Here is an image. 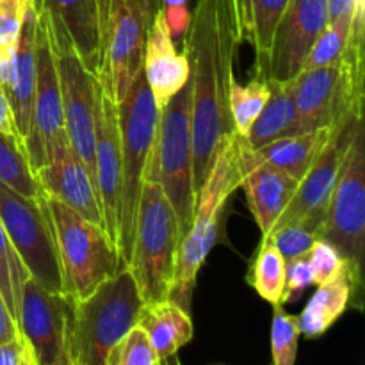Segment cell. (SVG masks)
I'll return each instance as SVG.
<instances>
[{"label": "cell", "instance_id": "cell-1", "mask_svg": "<svg viewBox=\"0 0 365 365\" xmlns=\"http://www.w3.org/2000/svg\"><path fill=\"white\" fill-rule=\"evenodd\" d=\"M242 41L237 0H196L185 31L192 86V177L198 195L217 152L234 134L230 89L235 84L234 64Z\"/></svg>", "mask_w": 365, "mask_h": 365}, {"label": "cell", "instance_id": "cell-2", "mask_svg": "<svg viewBox=\"0 0 365 365\" xmlns=\"http://www.w3.org/2000/svg\"><path fill=\"white\" fill-rule=\"evenodd\" d=\"M255 164V155L246 138L232 134L217 152L209 177L196 196V209L187 235L182 239L175 267L173 285L168 302L191 314L192 292L196 278L205 264L207 255L214 248L220 232V220L228 198L245 182L246 175Z\"/></svg>", "mask_w": 365, "mask_h": 365}, {"label": "cell", "instance_id": "cell-3", "mask_svg": "<svg viewBox=\"0 0 365 365\" xmlns=\"http://www.w3.org/2000/svg\"><path fill=\"white\" fill-rule=\"evenodd\" d=\"M159 113L143 70L132 82L125 98L118 103V125L121 143V191L120 227L116 252L120 264L127 269L134 246L135 217L145 184L146 168L157 138Z\"/></svg>", "mask_w": 365, "mask_h": 365}, {"label": "cell", "instance_id": "cell-4", "mask_svg": "<svg viewBox=\"0 0 365 365\" xmlns=\"http://www.w3.org/2000/svg\"><path fill=\"white\" fill-rule=\"evenodd\" d=\"M180 242L177 216L163 187L157 182L145 180L135 217L134 246L127 267L134 277L143 303L168 299Z\"/></svg>", "mask_w": 365, "mask_h": 365}, {"label": "cell", "instance_id": "cell-5", "mask_svg": "<svg viewBox=\"0 0 365 365\" xmlns=\"http://www.w3.org/2000/svg\"><path fill=\"white\" fill-rule=\"evenodd\" d=\"M192 86L191 81L159 113L157 138L145 180L157 182L177 216L180 237L187 235L196 209L192 177Z\"/></svg>", "mask_w": 365, "mask_h": 365}, {"label": "cell", "instance_id": "cell-6", "mask_svg": "<svg viewBox=\"0 0 365 365\" xmlns=\"http://www.w3.org/2000/svg\"><path fill=\"white\" fill-rule=\"evenodd\" d=\"M46 205L52 217L64 294L73 303L82 302L123 269L116 246L103 227L84 220L64 203L46 196Z\"/></svg>", "mask_w": 365, "mask_h": 365}, {"label": "cell", "instance_id": "cell-7", "mask_svg": "<svg viewBox=\"0 0 365 365\" xmlns=\"http://www.w3.org/2000/svg\"><path fill=\"white\" fill-rule=\"evenodd\" d=\"M145 305L128 269L100 285L89 298L73 303L71 355L78 365H106L107 353L138 324Z\"/></svg>", "mask_w": 365, "mask_h": 365}, {"label": "cell", "instance_id": "cell-8", "mask_svg": "<svg viewBox=\"0 0 365 365\" xmlns=\"http://www.w3.org/2000/svg\"><path fill=\"white\" fill-rule=\"evenodd\" d=\"M0 221L11 246L31 278H34L46 291L64 294L46 196L29 200L0 184Z\"/></svg>", "mask_w": 365, "mask_h": 365}, {"label": "cell", "instance_id": "cell-9", "mask_svg": "<svg viewBox=\"0 0 365 365\" xmlns=\"http://www.w3.org/2000/svg\"><path fill=\"white\" fill-rule=\"evenodd\" d=\"M48 34L56 57L57 77H59L64 130L73 153L84 163L95 180L96 113H98V96L102 88L95 71L82 63L71 39L64 32L53 31L50 24Z\"/></svg>", "mask_w": 365, "mask_h": 365}, {"label": "cell", "instance_id": "cell-10", "mask_svg": "<svg viewBox=\"0 0 365 365\" xmlns=\"http://www.w3.org/2000/svg\"><path fill=\"white\" fill-rule=\"evenodd\" d=\"M159 6V0H113L110 4L96 77L102 91L116 106L143 70L146 32Z\"/></svg>", "mask_w": 365, "mask_h": 365}, {"label": "cell", "instance_id": "cell-11", "mask_svg": "<svg viewBox=\"0 0 365 365\" xmlns=\"http://www.w3.org/2000/svg\"><path fill=\"white\" fill-rule=\"evenodd\" d=\"M364 120L356 121L331 198L321 241L330 242L348 264L362 271L365 252V148Z\"/></svg>", "mask_w": 365, "mask_h": 365}, {"label": "cell", "instance_id": "cell-12", "mask_svg": "<svg viewBox=\"0 0 365 365\" xmlns=\"http://www.w3.org/2000/svg\"><path fill=\"white\" fill-rule=\"evenodd\" d=\"M73 302L43 289L29 277L16 298V324L39 365H73Z\"/></svg>", "mask_w": 365, "mask_h": 365}, {"label": "cell", "instance_id": "cell-13", "mask_svg": "<svg viewBox=\"0 0 365 365\" xmlns=\"http://www.w3.org/2000/svg\"><path fill=\"white\" fill-rule=\"evenodd\" d=\"M68 141L64 130L63 102H61L59 77L56 57L50 45L48 24L45 14L38 11L36 21V89L32 102L31 130L25 139L29 163L32 171L45 166L59 145Z\"/></svg>", "mask_w": 365, "mask_h": 365}, {"label": "cell", "instance_id": "cell-14", "mask_svg": "<svg viewBox=\"0 0 365 365\" xmlns=\"http://www.w3.org/2000/svg\"><path fill=\"white\" fill-rule=\"evenodd\" d=\"M327 25V0H291L274 32L269 81H294Z\"/></svg>", "mask_w": 365, "mask_h": 365}, {"label": "cell", "instance_id": "cell-15", "mask_svg": "<svg viewBox=\"0 0 365 365\" xmlns=\"http://www.w3.org/2000/svg\"><path fill=\"white\" fill-rule=\"evenodd\" d=\"M360 120H364V118L348 121V123L335 128L331 139L324 146V150L317 157L309 173L298 184V189H296L294 196L289 202L287 209L278 217L271 232L296 220H303V217H317V220L324 221L328 202H330L331 192H334L335 184H337L339 173H341L342 163H344L346 150H348L349 141H351L353 128H355L356 121Z\"/></svg>", "mask_w": 365, "mask_h": 365}, {"label": "cell", "instance_id": "cell-16", "mask_svg": "<svg viewBox=\"0 0 365 365\" xmlns=\"http://www.w3.org/2000/svg\"><path fill=\"white\" fill-rule=\"evenodd\" d=\"M102 88V86H100ZM95 185L98 192L103 228L110 242L118 245L121 191V143L118 125V106L100 89L96 113Z\"/></svg>", "mask_w": 365, "mask_h": 365}, {"label": "cell", "instance_id": "cell-17", "mask_svg": "<svg viewBox=\"0 0 365 365\" xmlns=\"http://www.w3.org/2000/svg\"><path fill=\"white\" fill-rule=\"evenodd\" d=\"M34 177L45 196L64 203L84 220L103 227L95 180L84 163L73 153L70 141L57 146L48 163L34 171Z\"/></svg>", "mask_w": 365, "mask_h": 365}, {"label": "cell", "instance_id": "cell-18", "mask_svg": "<svg viewBox=\"0 0 365 365\" xmlns=\"http://www.w3.org/2000/svg\"><path fill=\"white\" fill-rule=\"evenodd\" d=\"M143 73L159 110L187 84L191 75L187 57L175 48L163 6L155 9L146 32Z\"/></svg>", "mask_w": 365, "mask_h": 365}, {"label": "cell", "instance_id": "cell-19", "mask_svg": "<svg viewBox=\"0 0 365 365\" xmlns=\"http://www.w3.org/2000/svg\"><path fill=\"white\" fill-rule=\"evenodd\" d=\"M362 271L346 262L334 278L317 285V291L314 292L303 312L296 316L299 335L317 339L327 334L346 312L349 303H353V298H359Z\"/></svg>", "mask_w": 365, "mask_h": 365}, {"label": "cell", "instance_id": "cell-20", "mask_svg": "<svg viewBox=\"0 0 365 365\" xmlns=\"http://www.w3.org/2000/svg\"><path fill=\"white\" fill-rule=\"evenodd\" d=\"M36 11L45 13L53 31L64 32L73 43L82 63L91 71L100 64L98 13L93 0H32Z\"/></svg>", "mask_w": 365, "mask_h": 365}, {"label": "cell", "instance_id": "cell-21", "mask_svg": "<svg viewBox=\"0 0 365 365\" xmlns=\"http://www.w3.org/2000/svg\"><path fill=\"white\" fill-rule=\"evenodd\" d=\"M36 21H38V11L31 0L24 25H21L20 38H18L9 84L4 88L11 110H13L16 130L24 143L31 130L32 102H34L36 89Z\"/></svg>", "mask_w": 365, "mask_h": 365}, {"label": "cell", "instance_id": "cell-22", "mask_svg": "<svg viewBox=\"0 0 365 365\" xmlns=\"http://www.w3.org/2000/svg\"><path fill=\"white\" fill-rule=\"evenodd\" d=\"M298 180L289 177L284 171L255 159V164L246 175L241 187L245 189L248 207L255 217L257 227L260 228L262 237L269 234L278 217L287 209L289 202L298 189Z\"/></svg>", "mask_w": 365, "mask_h": 365}, {"label": "cell", "instance_id": "cell-23", "mask_svg": "<svg viewBox=\"0 0 365 365\" xmlns=\"http://www.w3.org/2000/svg\"><path fill=\"white\" fill-rule=\"evenodd\" d=\"M138 327L145 331L160 360L177 355L195 335L191 314L168 299L145 303L139 310Z\"/></svg>", "mask_w": 365, "mask_h": 365}, {"label": "cell", "instance_id": "cell-24", "mask_svg": "<svg viewBox=\"0 0 365 365\" xmlns=\"http://www.w3.org/2000/svg\"><path fill=\"white\" fill-rule=\"evenodd\" d=\"M291 0H237L242 39L255 50V77L269 81L274 32Z\"/></svg>", "mask_w": 365, "mask_h": 365}, {"label": "cell", "instance_id": "cell-25", "mask_svg": "<svg viewBox=\"0 0 365 365\" xmlns=\"http://www.w3.org/2000/svg\"><path fill=\"white\" fill-rule=\"evenodd\" d=\"M334 127L316 128V130L303 132V134L291 135V138L278 139L259 150H253L255 159L266 163L277 170L284 171L294 180L302 182L309 173L310 168L321 155L324 146L334 135Z\"/></svg>", "mask_w": 365, "mask_h": 365}, {"label": "cell", "instance_id": "cell-26", "mask_svg": "<svg viewBox=\"0 0 365 365\" xmlns=\"http://www.w3.org/2000/svg\"><path fill=\"white\" fill-rule=\"evenodd\" d=\"M267 82H269L271 89L269 100L266 102L262 113L257 118L248 138H246V141H248L252 150L262 148V146L278 141V139L303 134L302 128H299V118L294 102L292 81Z\"/></svg>", "mask_w": 365, "mask_h": 365}, {"label": "cell", "instance_id": "cell-27", "mask_svg": "<svg viewBox=\"0 0 365 365\" xmlns=\"http://www.w3.org/2000/svg\"><path fill=\"white\" fill-rule=\"evenodd\" d=\"M0 184L29 200L45 195L36 180L24 141L4 132H0Z\"/></svg>", "mask_w": 365, "mask_h": 365}, {"label": "cell", "instance_id": "cell-28", "mask_svg": "<svg viewBox=\"0 0 365 365\" xmlns=\"http://www.w3.org/2000/svg\"><path fill=\"white\" fill-rule=\"evenodd\" d=\"M285 259L269 242H260L253 264L250 266L248 284L271 305H282L285 291Z\"/></svg>", "mask_w": 365, "mask_h": 365}, {"label": "cell", "instance_id": "cell-29", "mask_svg": "<svg viewBox=\"0 0 365 365\" xmlns=\"http://www.w3.org/2000/svg\"><path fill=\"white\" fill-rule=\"evenodd\" d=\"M269 82L264 78L253 77L246 86L237 84V82L232 86L228 107H230V118L235 134L248 138L253 123L269 100Z\"/></svg>", "mask_w": 365, "mask_h": 365}, {"label": "cell", "instance_id": "cell-30", "mask_svg": "<svg viewBox=\"0 0 365 365\" xmlns=\"http://www.w3.org/2000/svg\"><path fill=\"white\" fill-rule=\"evenodd\" d=\"M323 223L324 221L317 220V217L296 220L292 223H287L284 227L277 228V230L269 232L266 237H262V242L273 245L282 253L285 262L303 259V257H309L314 242L319 241Z\"/></svg>", "mask_w": 365, "mask_h": 365}, {"label": "cell", "instance_id": "cell-31", "mask_svg": "<svg viewBox=\"0 0 365 365\" xmlns=\"http://www.w3.org/2000/svg\"><path fill=\"white\" fill-rule=\"evenodd\" d=\"M29 277L31 274L25 269L20 257L16 255V252L11 246L2 221H0V292H2L7 309L13 314L14 321H16L18 292H20L21 285Z\"/></svg>", "mask_w": 365, "mask_h": 365}, {"label": "cell", "instance_id": "cell-32", "mask_svg": "<svg viewBox=\"0 0 365 365\" xmlns=\"http://www.w3.org/2000/svg\"><path fill=\"white\" fill-rule=\"evenodd\" d=\"M299 330L296 317L284 310V305H274L271 324V365H296Z\"/></svg>", "mask_w": 365, "mask_h": 365}, {"label": "cell", "instance_id": "cell-33", "mask_svg": "<svg viewBox=\"0 0 365 365\" xmlns=\"http://www.w3.org/2000/svg\"><path fill=\"white\" fill-rule=\"evenodd\" d=\"M106 365H163L145 331L135 324L107 353Z\"/></svg>", "mask_w": 365, "mask_h": 365}, {"label": "cell", "instance_id": "cell-34", "mask_svg": "<svg viewBox=\"0 0 365 365\" xmlns=\"http://www.w3.org/2000/svg\"><path fill=\"white\" fill-rule=\"evenodd\" d=\"M346 41H348V36L342 34L339 29L327 25L310 48L303 70H314V68H323L337 63L344 52Z\"/></svg>", "mask_w": 365, "mask_h": 365}, {"label": "cell", "instance_id": "cell-35", "mask_svg": "<svg viewBox=\"0 0 365 365\" xmlns=\"http://www.w3.org/2000/svg\"><path fill=\"white\" fill-rule=\"evenodd\" d=\"M307 260H309L310 271H312V284L316 285L334 278L346 264L344 257L337 252V248L321 239L314 242Z\"/></svg>", "mask_w": 365, "mask_h": 365}, {"label": "cell", "instance_id": "cell-36", "mask_svg": "<svg viewBox=\"0 0 365 365\" xmlns=\"http://www.w3.org/2000/svg\"><path fill=\"white\" fill-rule=\"evenodd\" d=\"M31 0H0V46L14 52Z\"/></svg>", "mask_w": 365, "mask_h": 365}, {"label": "cell", "instance_id": "cell-37", "mask_svg": "<svg viewBox=\"0 0 365 365\" xmlns=\"http://www.w3.org/2000/svg\"><path fill=\"white\" fill-rule=\"evenodd\" d=\"M310 285H314L312 271H310L307 257L285 264V291L284 298H282V305L298 302Z\"/></svg>", "mask_w": 365, "mask_h": 365}, {"label": "cell", "instance_id": "cell-38", "mask_svg": "<svg viewBox=\"0 0 365 365\" xmlns=\"http://www.w3.org/2000/svg\"><path fill=\"white\" fill-rule=\"evenodd\" d=\"M328 2V25L339 29L342 34H349L355 11L365 0H327Z\"/></svg>", "mask_w": 365, "mask_h": 365}, {"label": "cell", "instance_id": "cell-39", "mask_svg": "<svg viewBox=\"0 0 365 365\" xmlns=\"http://www.w3.org/2000/svg\"><path fill=\"white\" fill-rule=\"evenodd\" d=\"M164 18H166L168 29H170L171 38L175 36L185 34L191 21V13L187 11L185 6H163Z\"/></svg>", "mask_w": 365, "mask_h": 365}, {"label": "cell", "instance_id": "cell-40", "mask_svg": "<svg viewBox=\"0 0 365 365\" xmlns=\"http://www.w3.org/2000/svg\"><path fill=\"white\" fill-rule=\"evenodd\" d=\"M16 337H20V330H18L16 321H14L13 314L7 309L6 299L0 292V344L13 341Z\"/></svg>", "mask_w": 365, "mask_h": 365}, {"label": "cell", "instance_id": "cell-41", "mask_svg": "<svg viewBox=\"0 0 365 365\" xmlns=\"http://www.w3.org/2000/svg\"><path fill=\"white\" fill-rule=\"evenodd\" d=\"M27 341H25L24 335L20 334V337L13 339L9 342H2L0 344V365H18L20 364L21 355H24V349Z\"/></svg>", "mask_w": 365, "mask_h": 365}, {"label": "cell", "instance_id": "cell-42", "mask_svg": "<svg viewBox=\"0 0 365 365\" xmlns=\"http://www.w3.org/2000/svg\"><path fill=\"white\" fill-rule=\"evenodd\" d=\"M0 132L14 135V138H18L21 141L20 134H18L16 130V123H14V116L13 110H11L9 100H7L6 91H4L2 86H0Z\"/></svg>", "mask_w": 365, "mask_h": 365}, {"label": "cell", "instance_id": "cell-43", "mask_svg": "<svg viewBox=\"0 0 365 365\" xmlns=\"http://www.w3.org/2000/svg\"><path fill=\"white\" fill-rule=\"evenodd\" d=\"M98 13V29H100V50H102V43L106 39L107 24H109V13H110V4L113 0H93Z\"/></svg>", "mask_w": 365, "mask_h": 365}, {"label": "cell", "instance_id": "cell-44", "mask_svg": "<svg viewBox=\"0 0 365 365\" xmlns=\"http://www.w3.org/2000/svg\"><path fill=\"white\" fill-rule=\"evenodd\" d=\"M18 365H39L38 359H36V355H34V351H32V348L29 346V342L25 344L24 355H21L20 364H18Z\"/></svg>", "mask_w": 365, "mask_h": 365}, {"label": "cell", "instance_id": "cell-45", "mask_svg": "<svg viewBox=\"0 0 365 365\" xmlns=\"http://www.w3.org/2000/svg\"><path fill=\"white\" fill-rule=\"evenodd\" d=\"M160 6H185V0H159Z\"/></svg>", "mask_w": 365, "mask_h": 365}, {"label": "cell", "instance_id": "cell-46", "mask_svg": "<svg viewBox=\"0 0 365 365\" xmlns=\"http://www.w3.org/2000/svg\"><path fill=\"white\" fill-rule=\"evenodd\" d=\"M163 365H182V364H180V360H178V356L173 355V356H170V359L163 360Z\"/></svg>", "mask_w": 365, "mask_h": 365}, {"label": "cell", "instance_id": "cell-47", "mask_svg": "<svg viewBox=\"0 0 365 365\" xmlns=\"http://www.w3.org/2000/svg\"><path fill=\"white\" fill-rule=\"evenodd\" d=\"M73 365H78V364H77V362H73Z\"/></svg>", "mask_w": 365, "mask_h": 365}]
</instances>
